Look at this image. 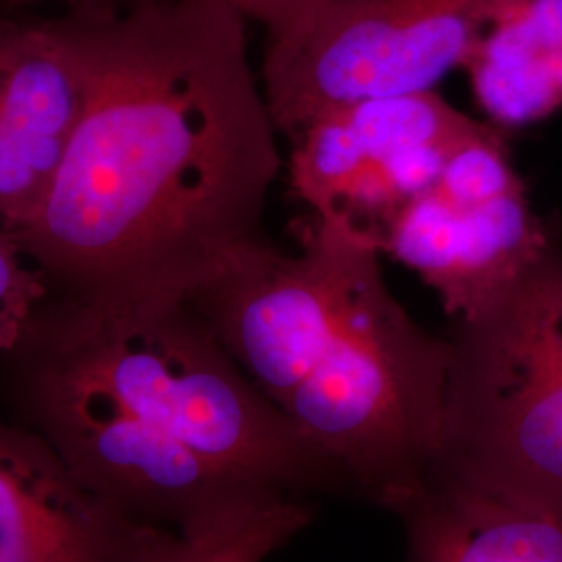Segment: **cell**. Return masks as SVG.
Wrapping results in <instances>:
<instances>
[{"label": "cell", "mask_w": 562, "mask_h": 562, "mask_svg": "<svg viewBox=\"0 0 562 562\" xmlns=\"http://www.w3.org/2000/svg\"><path fill=\"white\" fill-rule=\"evenodd\" d=\"M88 101L38 206L13 225L48 296L188 302L265 238L278 127L232 0L83 13Z\"/></svg>", "instance_id": "cell-1"}, {"label": "cell", "mask_w": 562, "mask_h": 562, "mask_svg": "<svg viewBox=\"0 0 562 562\" xmlns=\"http://www.w3.org/2000/svg\"><path fill=\"white\" fill-rule=\"evenodd\" d=\"M313 517V504L299 494L244 483L178 529H165L150 562H265Z\"/></svg>", "instance_id": "cell-12"}, {"label": "cell", "mask_w": 562, "mask_h": 562, "mask_svg": "<svg viewBox=\"0 0 562 562\" xmlns=\"http://www.w3.org/2000/svg\"><path fill=\"white\" fill-rule=\"evenodd\" d=\"M404 562H562V513L429 477L396 504Z\"/></svg>", "instance_id": "cell-10"}, {"label": "cell", "mask_w": 562, "mask_h": 562, "mask_svg": "<svg viewBox=\"0 0 562 562\" xmlns=\"http://www.w3.org/2000/svg\"><path fill=\"white\" fill-rule=\"evenodd\" d=\"M448 369L450 340L406 313L378 265L280 408L348 494L392 510L438 461Z\"/></svg>", "instance_id": "cell-4"}, {"label": "cell", "mask_w": 562, "mask_h": 562, "mask_svg": "<svg viewBox=\"0 0 562 562\" xmlns=\"http://www.w3.org/2000/svg\"><path fill=\"white\" fill-rule=\"evenodd\" d=\"M501 130L562 109V0H501L464 67Z\"/></svg>", "instance_id": "cell-11"}, {"label": "cell", "mask_w": 562, "mask_h": 562, "mask_svg": "<svg viewBox=\"0 0 562 562\" xmlns=\"http://www.w3.org/2000/svg\"><path fill=\"white\" fill-rule=\"evenodd\" d=\"M290 186L317 217L340 215L364 169L371 165L344 111L311 121L290 138Z\"/></svg>", "instance_id": "cell-14"}, {"label": "cell", "mask_w": 562, "mask_h": 562, "mask_svg": "<svg viewBox=\"0 0 562 562\" xmlns=\"http://www.w3.org/2000/svg\"><path fill=\"white\" fill-rule=\"evenodd\" d=\"M380 257L367 227L346 215H313L299 252L267 236L252 241L188 304L280 406L322 359Z\"/></svg>", "instance_id": "cell-6"}, {"label": "cell", "mask_w": 562, "mask_h": 562, "mask_svg": "<svg viewBox=\"0 0 562 562\" xmlns=\"http://www.w3.org/2000/svg\"><path fill=\"white\" fill-rule=\"evenodd\" d=\"M162 531L102 501L41 434L0 422V562H150Z\"/></svg>", "instance_id": "cell-9"}, {"label": "cell", "mask_w": 562, "mask_h": 562, "mask_svg": "<svg viewBox=\"0 0 562 562\" xmlns=\"http://www.w3.org/2000/svg\"><path fill=\"white\" fill-rule=\"evenodd\" d=\"M41 0H0V13H20L25 7L36 4Z\"/></svg>", "instance_id": "cell-18"}, {"label": "cell", "mask_w": 562, "mask_h": 562, "mask_svg": "<svg viewBox=\"0 0 562 562\" xmlns=\"http://www.w3.org/2000/svg\"><path fill=\"white\" fill-rule=\"evenodd\" d=\"M341 111L371 162L413 146L454 148L485 127V121L464 115L434 90L371 99Z\"/></svg>", "instance_id": "cell-13"}, {"label": "cell", "mask_w": 562, "mask_h": 562, "mask_svg": "<svg viewBox=\"0 0 562 562\" xmlns=\"http://www.w3.org/2000/svg\"><path fill=\"white\" fill-rule=\"evenodd\" d=\"M46 296L41 271L25 257L11 225L0 217V359L20 344Z\"/></svg>", "instance_id": "cell-15"}, {"label": "cell", "mask_w": 562, "mask_h": 562, "mask_svg": "<svg viewBox=\"0 0 562 562\" xmlns=\"http://www.w3.org/2000/svg\"><path fill=\"white\" fill-rule=\"evenodd\" d=\"M501 0H338L301 34L265 46L261 86L294 138L357 102L431 92L464 67Z\"/></svg>", "instance_id": "cell-5"}, {"label": "cell", "mask_w": 562, "mask_h": 562, "mask_svg": "<svg viewBox=\"0 0 562 562\" xmlns=\"http://www.w3.org/2000/svg\"><path fill=\"white\" fill-rule=\"evenodd\" d=\"M378 240L457 319L473 315L557 244L531 209L525 183L477 202L452 201L431 188L404 202Z\"/></svg>", "instance_id": "cell-8"}, {"label": "cell", "mask_w": 562, "mask_h": 562, "mask_svg": "<svg viewBox=\"0 0 562 562\" xmlns=\"http://www.w3.org/2000/svg\"><path fill=\"white\" fill-rule=\"evenodd\" d=\"M0 361L99 394L229 480L348 494L188 302L92 308L46 296Z\"/></svg>", "instance_id": "cell-2"}, {"label": "cell", "mask_w": 562, "mask_h": 562, "mask_svg": "<svg viewBox=\"0 0 562 562\" xmlns=\"http://www.w3.org/2000/svg\"><path fill=\"white\" fill-rule=\"evenodd\" d=\"M2 362L23 425L41 434L81 483L134 521L178 529L248 483L217 473L186 446L86 387Z\"/></svg>", "instance_id": "cell-7"}, {"label": "cell", "mask_w": 562, "mask_h": 562, "mask_svg": "<svg viewBox=\"0 0 562 562\" xmlns=\"http://www.w3.org/2000/svg\"><path fill=\"white\" fill-rule=\"evenodd\" d=\"M429 477L562 513V248L450 338L442 442Z\"/></svg>", "instance_id": "cell-3"}, {"label": "cell", "mask_w": 562, "mask_h": 562, "mask_svg": "<svg viewBox=\"0 0 562 562\" xmlns=\"http://www.w3.org/2000/svg\"><path fill=\"white\" fill-rule=\"evenodd\" d=\"M65 11H83V13H106V15H120L134 11L144 4L159 2V0H59Z\"/></svg>", "instance_id": "cell-17"}, {"label": "cell", "mask_w": 562, "mask_h": 562, "mask_svg": "<svg viewBox=\"0 0 562 562\" xmlns=\"http://www.w3.org/2000/svg\"><path fill=\"white\" fill-rule=\"evenodd\" d=\"M250 23L265 30V46L281 44L302 30L338 0H232Z\"/></svg>", "instance_id": "cell-16"}]
</instances>
